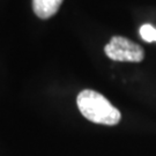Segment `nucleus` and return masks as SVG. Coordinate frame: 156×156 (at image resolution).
<instances>
[{
	"label": "nucleus",
	"mask_w": 156,
	"mask_h": 156,
	"mask_svg": "<svg viewBox=\"0 0 156 156\" xmlns=\"http://www.w3.org/2000/svg\"><path fill=\"white\" fill-rule=\"evenodd\" d=\"M76 104L80 112L95 124L112 126L120 122V111L97 91L90 89L82 90L78 95Z\"/></svg>",
	"instance_id": "1"
},
{
	"label": "nucleus",
	"mask_w": 156,
	"mask_h": 156,
	"mask_svg": "<svg viewBox=\"0 0 156 156\" xmlns=\"http://www.w3.org/2000/svg\"><path fill=\"white\" fill-rule=\"evenodd\" d=\"M104 52L115 62H139L145 58V51L139 44L122 36H113L105 45Z\"/></svg>",
	"instance_id": "2"
},
{
	"label": "nucleus",
	"mask_w": 156,
	"mask_h": 156,
	"mask_svg": "<svg viewBox=\"0 0 156 156\" xmlns=\"http://www.w3.org/2000/svg\"><path fill=\"white\" fill-rule=\"evenodd\" d=\"M62 0H33V8L39 19H49L56 14Z\"/></svg>",
	"instance_id": "3"
},
{
	"label": "nucleus",
	"mask_w": 156,
	"mask_h": 156,
	"mask_svg": "<svg viewBox=\"0 0 156 156\" xmlns=\"http://www.w3.org/2000/svg\"><path fill=\"white\" fill-rule=\"evenodd\" d=\"M140 36L141 38L148 42V43H151V42H156V28H154L151 24H144L141 26L140 28Z\"/></svg>",
	"instance_id": "4"
}]
</instances>
